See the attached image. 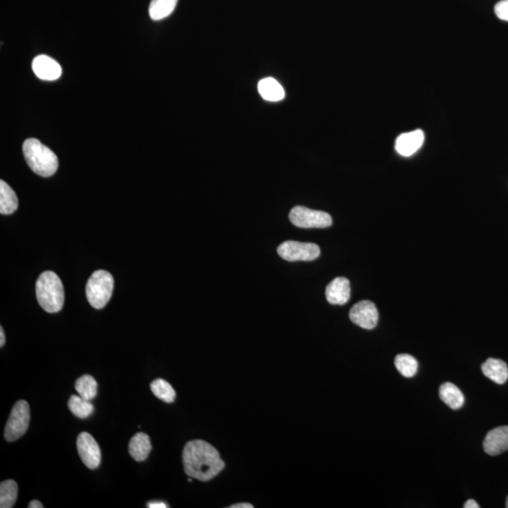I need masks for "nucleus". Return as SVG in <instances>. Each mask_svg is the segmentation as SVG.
Wrapping results in <instances>:
<instances>
[{
  "instance_id": "1",
  "label": "nucleus",
  "mask_w": 508,
  "mask_h": 508,
  "mask_svg": "<svg viewBox=\"0 0 508 508\" xmlns=\"http://www.w3.org/2000/svg\"><path fill=\"white\" fill-rule=\"evenodd\" d=\"M183 463L187 476L202 482L214 478L225 467L217 449L202 440L187 443L183 451Z\"/></svg>"
},
{
  "instance_id": "2",
  "label": "nucleus",
  "mask_w": 508,
  "mask_h": 508,
  "mask_svg": "<svg viewBox=\"0 0 508 508\" xmlns=\"http://www.w3.org/2000/svg\"><path fill=\"white\" fill-rule=\"evenodd\" d=\"M23 153L33 173L43 177L52 176L59 168L56 154L37 138H28L23 145Z\"/></svg>"
},
{
  "instance_id": "3",
  "label": "nucleus",
  "mask_w": 508,
  "mask_h": 508,
  "mask_svg": "<svg viewBox=\"0 0 508 508\" xmlns=\"http://www.w3.org/2000/svg\"><path fill=\"white\" fill-rule=\"evenodd\" d=\"M36 297L40 306L50 314L60 312L64 304V288L55 272L45 271L36 282Z\"/></svg>"
},
{
  "instance_id": "4",
  "label": "nucleus",
  "mask_w": 508,
  "mask_h": 508,
  "mask_svg": "<svg viewBox=\"0 0 508 508\" xmlns=\"http://www.w3.org/2000/svg\"><path fill=\"white\" fill-rule=\"evenodd\" d=\"M114 279L109 272L97 271L89 277L86 286V296L94 309H102L112 299Z\"/></svg>"
},
{
  "instance_id": "5",
  "label": "nucleus",
  "mask_w": 508,
  "mask_h": 508,
  "mask_svg": "<svg viewBox=\"0 0 508 508\" xmlns=\"http://www.w3.org/2000/svg\"><path fill=\"white\" fill-rule=\"evenodd\" d=\"M30 421V405L19 400L12 408L11 415L5 427L4 437L7 441H14L27 432Z\"/></svg>"
},
{
  "instance_id": "6",
  "label": "nucleus",
  "mask_w": 508,
  "mask_h": 508,
  "mask_svg": "<svg viewBox=\"0 0 508 508\" xmlns=\"http://www.w3.org/2000/svg\"><path fill=\"white\" fill-rule=\"evenodd\" d=\"M290 222L299 228H328L332 224L330 215L304 207H296L289 214Z\"/></svg>"
},
{
  "instance_id": "7",
  "label": "nucleus",
  "mask_w": 508,
  "mask_h": 508,
  "mask_svg": "<svg viewBox=\"0 0 508 508\" xmlns=\"http://www.w3.org/2000/svg\"><path fill=\"white\" fill-rule=\"evenodd\" d=\"M278 253L284 260L289 262L314 261L319 257L320 248L317 244L289 240L279 246Z\"/></svg>"
},
{
  "instance_id": "8",
  "label": "nucleus",
  "mask_w": 508,
  "mask_h": 508,
  "mask_svg": "<svg viewBox=\"0 0 508 508\" xmlns=\"http://www.w3.org/2000/svg\"><path fill=\"white\" fill-rule=\"evenodd\" d=\"M78 455L89 469L98 468L101 463V450L97 441L88 432H82L76 441Z\"/></svg>"
},
{
  "instance_id": "9",
  "label": "nucleus",
  "mask_w": 508,
  "mask_h": 508,
  "mask_svg": "<svg viewBox=\"0 0 508 508\" xmlns=\"http://www.w3.org/2000/svg\"><path fill=\"white\" fill-rule=\"evenodd\" d=\"M350 318L359 327L373 330L379 321L378 309L370 300H363L351 308Z\"/></svg>"
},
{
  "instance_id": "10",
  "label": "nucleus",
  "mask_w": 508,
  "mask_h": 508,
  "mask_svg": "<svg viewBox=\"0 0 508 508\" xmlns=\"http://www.w3.org/2000/svg\"><path fill=\"white\" fill-rule=\"evenodd\" d=\"M32 70L37 78L45 81H56L63 74L60 64L46 55L36 56L32 61Z\"/></svg>"
},
{
  "instance_id": "11",
  "label": "nucleus",
  "mask_w": 508,
  "mask_h": 508,
  "mask_svg": "<svg viewBox=\"0 0 508 508\" xmlns=\"http://www.w3.org/2000/svg\"><path fill=\"white\" fill-rule=\"evenodd\" d=\"M425 141V134L422 130L417 129L412 132L403 133L395 140V151L400 156H412L419 151Z\"/></svg>"
},
{
  "instance_id": "12",
  "label": "nucleus",
  "mask_w": 508,
  "mask_h": 508,
  "mask_svg": "<svg viewBox=\"0 0 508 508\" xmlns=\"http://www.w3.org/2000/svg\"><path fill=\"white\" fill-rule=\"evenodd\" d=\"M485 452L489 456H497L508 450V427L494 428L487 433L483 443Z\"/></svg>"
},
{
  "instance_id": "13",
  "label": "nucleus",
  "mask_w": 508,
  "mask_h": 508,
  "mask_svg": "<svg viewBox=\"0 0 508 508\" xmlns=\"http://www.w3.org/2000/svg\"><path fill=\"white\" fill-rule=\"evenodd\" d=\"M326 297L332 305H343L350 299V282L343 277H338L328 284Z\"/></svg>"
},
{
  "instance_id": "14",
  "label": "nucleus",
  "mask_w": 508,
  "mask_h": 508,
  "mask_svg": "<svg viewBox=\"0 0 508 508\" xmlns=\"http://www.w3.org/2000/svg\"><path fill=\"white\" fill-rule=\"evenodd\" d=\"M482 372L487 378L497 384H504L508 379V367L505 361L498 359H487L482 364Z\"/></svg>"
},
{
  "instance_id": "15",
  "label": "nucleus",
  "mask_w": 508,
  "mask_h": 508,
  "mask_svg": "<svg viewBox=\"0 0 508 508\" xmlns=\"http://www.w3.org/2000/svg\"><path fill=\"white\" fill-rule=\"evenodd\" d=\"M152 450L150 438L143 432H138L129 443V454L136 461H145Z\"/></svg>"
},
{
  "instance_id": "16",
  "label": "nucleus",
  "mask_w": 508,
  "mask_h": 508,
  "mask_svg": "<svg viewBox=\"0 0 508 508\" xmlns=\"http://www.w3.org/2000/svg\"><path fill=\"white\" fill-rule=\"evenodd\" d=\"M258 92L266 101L279 102L286 97L284 87L276 79L266 78L258 83Z\"/></svg>"
},
{
  "instance_id": "17",
  "label": "nucleus",
  "mask_w": 508,
  "mask_h": 508,
  "mask_svg": "<svg viewBox=\"0 0 508 508\" xmlns=\"http://www.w3.org/2000/svg\"><path fill=\"white\" fill-rule=\"evenodd\" d=\"M440 397L443 402L453 410L461 409L465 402V397L461 390L451 382L441 385Z\"/></svg>"
},
{
  "instance_id": "18",
  "label": "nucleus",
  "mask_w": 508,
  "mask_h": 508,
  "mask_svg": "<svg viewBox=\"0 0 508 508\" xmlns=\"http://www.w3.org/2000/svg\"><path fill=\"white\" fill-rule=\"evenodd\" d=\"M18 209V199L14 189L6 183L0 181V213L11 215Z\"/></svg>"
},
{
  "instance_id": "19",
  "label": "nucleus",
  "mask_w": 508,
  "mask_h": 508,
  "mask_svg": "<svg viewBox=\"0 0 508 508\" xmlns=\"http://www.w3.org/2000/svg\"><path fill=\"white\" fill-rule=\"evenodd\" d=\"M178 0H152L149 6V15L154 21H159L173 14Z\"/></svg>"
},
{
  "instance_id": "20",
  "label": "nucleus",
  "mask_w": 508,
  "mask_h": 508,
  "mask_svg": "<svg viewBox=\"0 0 508 508\" xmlns=\"http://www.w3.org/2000/svg\"><path fill=\"white\" fill-rule=\"evenodd\" d=\"M68 407L74 416L85 419L91 416L94 407L89 400L84 399L81 395H72L69 399Z\"/></svg>"
},
{
  "instance_id": "21",
  "label": "nucleus",
  "mask_w": 508,
  "mask_h": 508,
  "mask_svg": "<svg viewBox=\"0 0 508 508\" xmlns=\"http://www.w3.org/2000/svg\"><path fill=\"white\" fill-rule=\"evenodd\" d=\"M18 496V486L14 480H6L0 484V507H14Z\"/></svg>"
},
{
  "instance_id": "22",
  "label": "nucleus",
  "mask_w": 508,
  "mask_h": 508,
  "mask_svg": "<svg viewBox=\"0 0 508 508\" xmlns=\"http://www.w3.org/2000/svg\"><path fill=\"white\" fill-rule=\"evenodd\" d=\"M74 388L78 392V395L83 397L84 399H94L97 394V382L94 377L89 374H84L76 381Z\"/></svg>"
},
{
  "instance_id": "23",
  "label": "nucleus",
  "mask_w": 508,
  "mask_h": 508,
  "mask_svg": "<svg viewBox=\"0 0 508 508\" xmlns=\"http://www.w3.org/2000/svg\"><path fill=\"white\" fill-rule=\"evenodd\" d=\"M394 364L399 373L406 378H412L417 373L418 361L409 354H399L395 357Z\"/></svg>"
},
{
  "instance_id": "24",
  "label": "nucleus",
  "mask_w": 508,
  "mask_h": 508,
  "mask_svg": "<svg viewBox=\"0 0 508 508\" xmlns=\"http://www.w3.org/2000/svg\"><path fill=\"white\" fill-rule=\"evenodd\" d=\"M151 390L158 399L166 403H173L176 399V392L173 386L165 379H158L151 383Z\"/></svg>"
},
{
  "instance_id": "25",
  "label": "nucleus",
  "mask_w": 508,
  "mask_h": 508,
  "mask_svg": "<svg viewBox=\"0 0 508 508\" xmlns=\"http://www.w3.org/2000/svg\"><path fill=\"white\" fill-rule=\"evenodd\" d=\"M495 14L502 21L508 22V0H502L495 5Z\"/></svg>"
},
{
  "instance_id": "26",
  "label": "nucleus",
  "mask_w": 508,
  "mask_h": 508,
  "mask_svg": "<svg viewBox=\"0 0 508 508\" xmlns=\"http://www.w3.org/2000/svg\"><path fill=\"white\" fill-rule=\"evenodd\" d=\"M149 508H166L168 505L164 504L162 502H152L147 504Z\"/></svg>"
},
{
  "instance_id": "27",
  "label": "nucleus",
  "mask_w": 508,
  "mask_h": 508,
  "mask_svg": "<svg viewBox=\"0 0 508 508\" xmlns=\"http://www.w3.org/2000/svg\"><path fill=\"white\" fill-rule=\"evenodd\" d=\"M464 507L465 508H479L480 507H479V505L477 504L476 501H474V500L471 499V500H468V501L465 502V505H464Z\"/></svg>"
},
{
  "instance_id": "28",
  "label": "nucleus",
  "mask_w": 508,
  "mask_h": 508,
  "mask_svg": "<svg viewBox=\"0 0 508 508\" xmlns=\"http://www.w3.org/2000/svg\"><path fill=\"white\" fill-rule=\"evenodd\" d=\"M43 505L42 502L37 501V500H33V501L30 502V505H28V508H43Z\"/></svg>"
},
{
  "instance_id": "29",
  "label": "nucleus",
  "mask_w": 508,
  "mask_h": 508,
  "mask_svg": "<svg viewBox=\"0 0 508 508\" xmlns=\"http://www.w3.org/2000/svg\"><path fill=\"white\" fill-rule=\"evenodd\" d=\"M231 508H253V505L251 504H246V502H242V504H237L233 505L232 507H230Z\"/></svg>"
},
{
  "instance_id": "30",
  "label": "nucleus",
  "mask_w": 508,
  "mask_h": 508,
  "mask_svg": "<svg viewBox=\"0 0 508 508\" xmlns=\"http://www.w3.org/2000/svg\"><path fill=\"white\" fill-rule=\"evenodd\" d=\"M5 345V335H4V330L3 328H0V346H3Z\"/></svg>"
},
{
  "instance_id": "31",
  "label": "nucleus",
  "mask_w": 508,
  "mask_h": 508,
  "mask_svg": "<svg viewBox=\"0 0 508 508\" xmlns=\"http://www.w3.org/2000/svg\"><path fill=\"white\" fill-rule=\"evenodd\" d=\"M505 507H507L508 508V497H507V505H505Z\"/></svg>"
}]
</instances>
